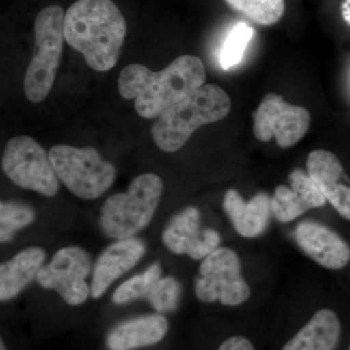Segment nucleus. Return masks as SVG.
<instances>
[{
  "label": "nucleus",
  "mask_w": 350,
  "mask_h": 350,
  "mask_svg": "<svg viewBox=\"0 0 350 350\" xmlns=\"http://www.w3.org/2000/svg\"><path fill=\"white\" fill-rule=\"evenodd\" d=\"M206 79L202 59L184 55L159 72L142 64H129L120 73L118 89L124 98L135 100L140 116L154 119L204 86Z\"/></svg>",
  "instance_id": "f257e3e1"
},
{
  "label": "nucleus",
  "mask_w": 350,
  "mask_h": 350,
  "mask_svg": "<svg viewBox=\"0 0 350 350\" xmlns=\"http://www.w3.org/2000/svg\"><path fill=\"white\" fill-rule=\"evenodd\" d=\"M126 33L125 18L112 0H77L64 17L66 42L100 72L116 66Z\"/></svg>",
  "instance_id": "f03ea898"
},
{
  "label": "nucleus",
  "mask_w": 350,
  "mask_h": 350,
  "mask_svg": "<svg viewBox=\"0 0 350 350\" xmlns=\"http://www.w3.org/2000/svg\"><path fill=\"white\" fill-rule=\"evenodd\" d=\"M231 111V100L217 85H204L163 112L152 126V137L163 152L174 153L188 142L196 130L224 119Z\"/></svg>",
  "instance_id": "7ed1b4c3"
},
{
  "label": "nucleus",
  "mask_w": 350,
  "mask_h": 350,
  "mask_svg": "<svg viewBox=\"0 0 350 350\" xmlns=\"http://www.w3.org/2000/svg\"><path fill=\"white\" fill-rule=\"evenodd\" d=\"M163 191V183L155 174L138 175L125 193L108 198L100 209L101 231L109 239L133 238L153 219Z\"/></svg>",
  "instance_id": "20e7f679"
},
{
  "label": "nucleus",
  "mask_w": 350,
  "mask_h": 350,
  "mask_svg": "<svg viewBox=\"0 0 350 350\" xmlns=\"http://www.w3.org/2000/svg\"><path fill=\"white\" fill-rule=\"evenodd\" d=\"M64 14L61 6L43 8L34 23V54L25 75L27 100L41 103L47 98L61 62L64 50Z\"/></svg>",
  "instance_id": "39448f33"
},
{
  "label": "nucleus",
  "mask_w": 350,
  "mask_h": 350,
  "mask_svg": "<svg viewBox=\"0 0 350 350\" xmlns=\"http://www.w3.org/2000/svg\"><path fill=\"white\" fill-rule=\"evenodd\" d=\"M49 156L59 180L80 199H98L116 178L115 165L105 161L94 147L55 145Z\"/></svg>",
  "instance_id": "423d86ee"
},
{
  "label": "nucleus",
  "mask_w": 350,
  "mask_h": 350,
  "mask_svg": "<svg viewBox=\"0 0 350 350\" xmlns=\"http://www.w3.org/2000/svg\"><path fill=\"white\" fill-rule=\"evenodd\" d=\"M195 294L200 301L238 306L250 300L251 290L241 273L236 251L219 247L202 260L195 280Z\"/></svg>",
  "instance_id": "0eeeda50"
},
{
  "label": "nucleus",
  "mask_w": 350,
  "mask_h": 350,
  "mask_svg": "<svg viewBox=\"0 0 350 350\" xmlns=\"http://www.w3.org/2000/svg\"><path fill=\"white\" fill-rule=\"evenodd\" d=\"M4 174L13 183L45 197H54L59 190V177L49 154L27 135L11 138L2 156Z\"/></svg>",
  "instance_id": "6e6552de"
},
{
  "label": "nucleus",
  "mask_w": 350,
  "mask_h": 350,
  "mask_svg": "<svg viewBox=\"0 0 350 350\" xmlns=\"http://www.w3.org/2000/svg\"><path fill=\"white\" fill-rule=\"evenodd\" d=\"M91 271L89 253L78 246H68L57 250L44 265L36 280L44 289L56 291L68 305L80 306L91 296V286L86 282Z\"/></svg>",
  "instance_id": "1a4fd4ad"
},
{
  "label": "nucleus",
  "mask_w": 350,
  "mask_h": 350,
  "mask_svg": "<svg viewBox=\"0 0 350 350\" xmlns=\"http://www.w3.org/2000/svg\"><path fill=\"white\" fill-rule=\"evenodd\" d=\"M310 124V114L305 107L289 105L273 93L266 94L253 113V133L257 139L268 142L275 137L282 148L298 144Z\"/></svg>",
  "instance_id": "9d476101"
},
{
  "label": "nucleus",
  "mask_w": 350,
  "mask_h": 350,
  "mask_svg": "<svg viewBox=\"0 0 350 350\" xmlns=\"http://www.w3.org/2000/svg\"><path fill=\"white\" fill-rule=\"evenodd\" d=\"M162 241L174 254L204 260L219 248L221 236L211 228L202 229L199 209L189 206L172 216L163 231Z\"/></svg>",
  "instance_id": "9b49d317"
},
{
  "label": "nucleus",
  "mask_w": 350,
  "mask_h": 350,
  "mask_svg": "<svg viewBox=\"0 0 350 350\" xmlns=\"http://www.w3.org/2000/svg\"><path fill=\"white\" fill-rule=\"evenodd\" d=\"M295 239L299 247L323 268L338 271L349 264V244L328 226L314 220L301 221L295 230Z\"/></svg>",
  "instance_id": "f8f14e48"
},
{
  "label": "nucleus",
  "mask_w": 350,
  "mask_h": 350,
  "mask_svg": "<svg viewBox=\"0 0 350 350\" xmlns=\"http://www.w3.org/2000/svg\"><path fill=\"white\" fill-rule=\"evenodd\" d=\"M306 172L327 202L342 217L350 220V182L338 157L326 150L310 152Z\"/></svg>",
  "instance_id": "ddd939ff"
},
{
  "label": "nucleus",
  "mask_w": 350,
  "mask_h": 350,
  "mask_svg": "<svg viewBox=\"0 0 350 350\" xmlns=\"http://www.w3.org/2000/svg\"><path fill=\"white\" fill-rule=\"evenodd\" d=\"M145 251L144 241L137 238L118 239L103 250L93 269L90 285L92 298H101L113 282L142 260Z\"/></svg>",
  "instance_id": "4468645a"
},
{
  "label": "nucleus",
  "mask_w": 350,
  "mask_h": 350,
  "mask_svg": "<svg viewBox=\"0 0 350 350\" xmlns=\"http://www.w3.org/2000/svg\"><path fill=\"white\" fill-rule=\"evenodd\" d=\"M271 199L266 193H259L245 202L238 191L230 189L223 200V208L234 230L243 238L261 236L271 220Z\"/></svg>",
  "instance_id": "2eb2a0df"
},
{
  "label": "nucleus",
  "mask_w": 350,
  "mask_h": 350,
  "mask_svg": "<svg viewBox=\"0 0 350 350\" xmlns=\"http://www.w3.org/2000/svg\"><path fill=\"white\" fill-rule=\"evenodd\" d=\"M170 324L161 313L142 315L122 322L107 337L109 350H135L162 342L169 333Z\"/></svg>",
  "instance_id": "dca6fc26"
},
{
  "label": "nucleus",
  "mask_w": 350,
  "mask_h": 350,
  "mask_svg": "<svg viewBox=\"0 0 350 350\" xmlns=\"http://www.w3.org/2000/svg\"><path fill=\"white\" fill-rule=\"evenodd\" d=\"M46 252L38 246L25 248L0 266V300H12L31 284L44 266Z\"/></svg>",
  "instance_id": "f3484780"
},
{
  "label": "nucleus",
  "mask_w": 350,
  "mask_h": 350,
  "mask_svg": "<svg viewBox=\"0 0 350 350\" xmlns=\"http://www.w3.org/2000/svg\"><path fill=\"white\" fill-rule=\"evenodd\" d=\"M342 335L337 313L322 308L290 338L282 350H335Z\"/></svg>",
  "instance_id": "a211bd4d"
},
{
  "label": "nucleus",
  "mask_w": 350,
  "mask_h": 350,
  "mask_svg": "<svg viewBox=\"0 0 350 350\" xmlns=\"http://www.w3.org/2000/svg\"><path fill=\"white\" fill-rule=\"evenodd\" d=\"M228 5L260 25H271L282 19L284 0H225Z\"/></svg>",
  "instance_id": "6ab92c4d"
},
{
  "label": "nucleus",
  "mask_w": 350,
  "mask_h": 350,
  "mask_svg": "<svg viewBox=\"0 0 350 350\" xmlns=\"http://www.w3.org/2000/svg\"><path fill=\"white\" fill-rule=\"evenodd\" d=\"M36 220V213L31 206L16 202L0 204V241L2 243L12 241L16 232Z\"/></svg>",
  "instance_id": "aec40b11"
},
{
  "label": "nucleus",
  "mask_w": 350,
  "mask_h": 350,
  "mask_svg": "<svg viewBox=\"0 0 350 350\" xmlns=\"http://www.w3.org/2000/svg\"><path fill=\"white\" fill-rule=\"evenodd\" d=\"M182 294L180 282L174 276H165L154 282L145 298L157 312L169 313L178 308Z\"/></svg>",
  "instance_id": "412c9836"
},
{
  "label": "nucleus",
  "mask_w": 350,
  "mask_h": 350,
  "mask_svg": "<svg viewBox=\"0 0 350 350\" xmlns=\"http://www.w3.org/2000/svg\"><path fill=\"white\" fill-rule=\"evenodd\" d=\"M162 278V268L159 262L152 264L144 273L133 275L126 280L116 290L112 296V301L116 305H125L131 301L144 299L147 290L154 282Z\"/></svg>",
  "instance_id": "4be33fe9"
},
{
  "label": "nucleus",
  "mask_w": 350,
  "mask_h": 350,
  "mask_svg": "<svg viewBox=\"0 0 350 350\" xmlns=\"http://www.w3.org/2000/svg\"><path fill=\"white\" fill-rule=\"evenodd\" d=\"M271 214L280 223H289L310 211L298 193L288 186L275 188L271 199Z\"/></svg>",
  "instance_id": "5701e85b"
},
{
  "label": "nucleus",
  "mask_w": 350,
  "mask_h": 350,
  "mask_svg": "<svg viewBox=\"0 0 350 350\" xmlns=\"http://www.w3.org/2000/svg\"><path fill=\"white\" fill-rule=\"evenodd\" d=\"M253 33L252 27L245 23H239L232 29L221 49L220 64L223 68H231L241 62Z\"/></svg>",
  "instance_id": "b1692460"
},
{
  "label": "nucleus",
  "mask_w": 350,
  "mask_h": 350,
  "mask_svg": "<svg viewBox=\"0 0 350 350\" xmlns=\"http://www.w3.org/2000/svg\"><path fill=\"white\" fill-rule=\"evenodd\" d=\"M290 187L304 200L308 209L325 206L327 200L312 177L304 170H294L289 175Z\"/></svg>",
  "instance_id": "393cba45"
},
{
  "label": "nucleus",
  "mask_w": 350,
  "mask_h": 350,
  "mask_svg": "<svg viewBox=\"0 0 350 350\" xmlns=\"http://www.w3.org/2000/svg\"><path fill=\"white\" fill-rule=\"evenodd\" d=\"M217 350H256L248 338L243 336H232L226 338Z\"/></svg>",
  "instance_id": "a878e982"
},
{
  "label": "nucleus",
  "mask_w": 350,
  "mask_h": 350,
  "mask_svg": "<svg viewBox=\"0 0 350 350\" xmlns=\"http://www.w3.org/2000/svg\"><path fill=\"white\" fill-rule=\"evenodd\" d=\"M342 16L345 22L350 25V0H344V2H342Z\"/></svg>",
  "instance_id": "bb28decb"
},
{
  "label": "nucleus",
  "mask_w": 350,
  "mask_h": 350,
  "mask_svg": "<svg viewBox=\"0 0 350 350\" xmlns=\"http://www.w3.org/2000/svg\"><path fill=\"white\" fill-rule=\"evenodd\" d=\"M0 349L7 350L6 345H5V344H4L3 340H1V344H0Z\"/></svg>",
  "instance_id": "cd10ccee"
},
{
  "label": "nucleus",
  "mask_w": 350,
  "mask_h": 350,
  "mask_svg": "<svg viewBox=\"0 0 350 350\" xmlns=\"http://www.w3.org/2000/svg\"><path fill=\"white\" fill-rule=\"evenodd\" d=\"M349 350H350V349H349Z\"/></svg>",
  "instance_id": "c85d7f7f"
}]
</instances>
